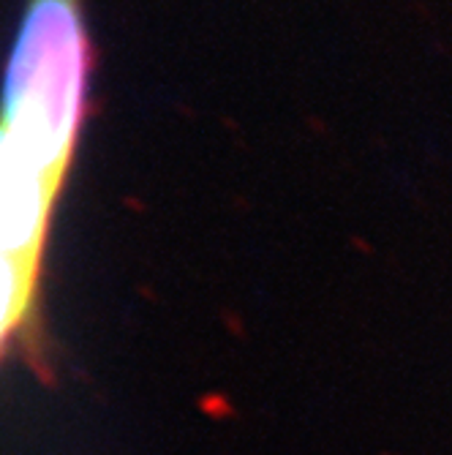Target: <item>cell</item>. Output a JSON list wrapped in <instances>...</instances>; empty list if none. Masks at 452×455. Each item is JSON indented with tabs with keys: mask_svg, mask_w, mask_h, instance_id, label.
<instances>
[{
	"mask_svg": "<svg viewBox=\"0 0 452 455\" xmlns=\"http://www.w3.org/2000/svg\"><path fill=\"white\" fill-rule=\"evenodd\" d=\"M88 74L91 41L79 0H30L6 71L0 132L58 188L85 120Z\"/></svg>",
	"mask_w": 452,
	"mask_h": 455,
	"instance_id": "cell-1",
	"label": "cell"
},
{
	"mask_svg": "<svg viewBox=\"0 0 452 455\" xmlns=\"http://www.w3.org/2000/svg\"><path fill=\"white\" fill-rule=\"evenodd\" d=\"M41 265L0 251V357L9 341L28 327L36 306Z\"/></svg>",
	"mask_w": 452,
	"mask_h": 455,
	"instance_id": "cell-3",
	"label": "cell"
},
{
	"mask_svg": "<svg viewBox=\"0 0 452 455\" xmlns=\"http://www.w3.org/2000/svg\"><path fill=\"white\" fill-rule=\"evenodd\" d=\"M63 188L38 175L0 132V251L41 265Z\"/></svg>",
	"mask_w": 452,
	"mask_h": 455,
	"instance_id": "cell-2",
	"label": "cell"
}]
</instances>
